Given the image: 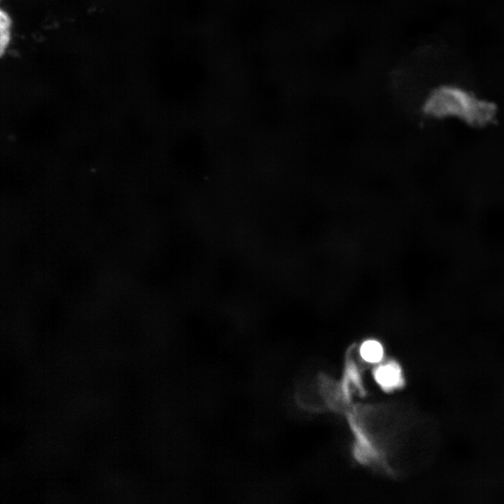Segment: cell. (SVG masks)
<instances>
[{
  "instance_id": "277c9868",
  "label": "cell",
  "mask_w": 504,
  "mask_h": 504,
  "mask_svg": "<svg viewBox=\"0 0 504 504\" xmlns=\"http://www.w3.org/2000/svg\"><path fill=\"white\" fill-rule=\"evenodd\" d=\"M11 21L6 12L0 13V50L2 55L8 46L10 38Z\"/></svg>"
},
{
  "instance_id": "7a4b0ae2",
  "label": "cell",
  "mask_w": 504,
  "mask_h": 504,
  "mask_svg": "<svg viewBox=\"0 0 504 504\" xmlns=\"http://www.w3.org/2000/svg\"><path fill=\"white\" fill-rule=\"evenodd\" d=\"M374 377L386 391H391L403 384L400 368L394 362L379 367L375 371Z\"/></svg>"
},
{
  "instance_id": "6da1fadb",
  "label": "cell",
  "mask_w": 504,
  "mask_h": 504,
  "mask_svg": "<svg viewBox=\"0 0 504 504\" xmlns=\"http://www.w3.org/2000/svg\"><path fill=\"white\" fill-rule=\"evenodd\" d=\"M427 113L437 117L461 118L480 122L489 115V108L458 89L443 88L431 94L424 105Z\"/></svg>"
},
{
  "instance_id": "3957f363",
  "label": "cell",
  "mask_w": 504,
  "mask_h": 504,
  "mask_svg": "<svg viewBox=\"0 0 504 504\" xmlns=\"http://www.w3.org/2000/svg\"><path fill=\"white\" fill-rule=\"evenodd\" d=\"M360 354L364 360L371 363L379 361L383 356L382 345L377 341L365 342L360 348Z\"/></svg>"
}]
</instances>
